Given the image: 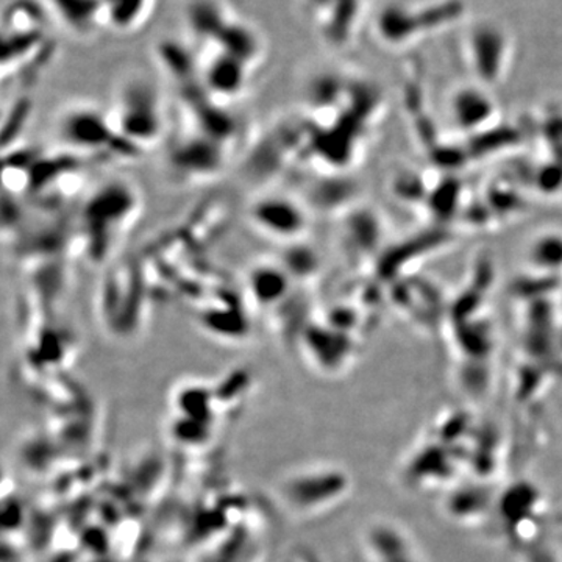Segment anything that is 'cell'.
<instances>
[{
    "label": "cell",
    "mask_w": 562,
    "mask_h": 562,
    "mask_svg": "<svg viewBox=\"0 0 562 562\" xmlns=\"http://www.w3.org/2000/svg\"><path fill=\"white\" fill-rule=\"evenodd\" d=\"M120 124L128 139L135 138L136 125H143L144 140L155 136L160 124L158 99L151 87L143 81H133L125 87L121 95Z\"/></svg>",
    "instance_id": "6da1fadb"
},
{
    "label": "cell",
    "mask_w": 562,
    "mask_h": 562,
    "mask_svg": "<svg viewBox=\"0 0 562 562\" xmlns=\"http://www.w3.org/2000/svg\"><path fill=\"white\" fill-rule=\"evenodd\" d=\"M151 0H98L99 11L111 27L121 32L139 27L150 11Z\"/></svg>",
    "instance_id": "7a4b0ae2"
},
{
    "label": "cell",
    "mask_w": 562,
    "mask_h": 562,
    "mask_svg": "<svg viewBox=\"0 0 562 562\" xmlns=\"http://www.w3.org/2000/svg\"><path fill=\"white\" fill-rule=\"evenodd\" d=\"M380 33L384 40L401 41L408 40L422 31L419 11L405 9L402 5H390L382 11L379 20Z\"/></svg>",
    "instance_id": "3957f363"
},
{
    "label": "cell",
    "mask_w": 562,
    "mask_h": 562,
    "mask_svg": "<svg viewBox=\"0 0 562 562\" xmlns=\"http://www.w3.org/2000/svg\"><path fill=\"white\" fill-rule=\"evenodd\" d=\"M255 220L261 228L286 235V233L299 231L301 221L299 214L290 203L283 201H268L260 203L255 210Z\"/></svg>",
    "instance_id": "277c9868"
},
{
    "label": "cell",
    "mask_w": 562,
    "mask_h": 562,
    "mask_svg": "<svg viewBox=\"0 0 562 562\" xmlns=\"http://www.w3.org/2000/svg\"><path fill=\"white\" fill-rule=\"evenodd\" d=\"M472 52L480 65L487 66L492 61L502 60L505 50V35L495 25L482 24L473 31ZM494 65V63H492Z\"/></svg>",
    "instance_id": "5b68a950"
}]
</instances>
